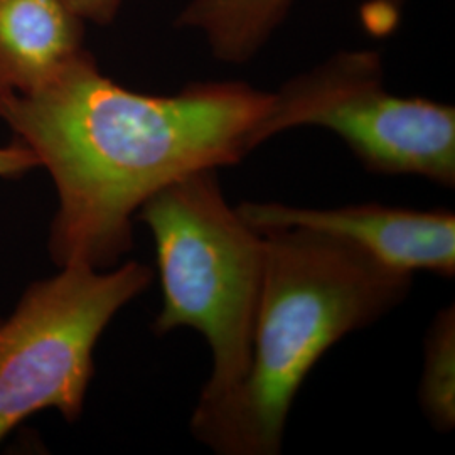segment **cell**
<instances>
[{
	"mask_svg": "<svg viewBox=\"0 0 455 455\" xmlns=\"http://www.w3.org/2000/svg\"><path fill=\"white\" fill-rule=\"evenodd\" d=\"M270 103L272 93L243 82L191 83L165 97L132 92L83 49L33 93L0 95V118L56 186L52 260L107 270L131 250L132 221L150 196L259 147Z\"/></svg>",
	"mask_w": 455,
	"mask_h": 455,
	"instance_id": "6da1fadb",
	"label": "cell"
},
{
	"mask_svg": "<svg viewBox=\"0 0 455 455\" xmlns=\"http://www.w3.org/2000/svg\"><path fill=\"white\" fill-rule=\"evenodd\" d=\"M260 231V229H259ZM265 267L251 358L236 390L196 403L191 432L220 455L280 454L293 400L342 338L408 297L413 274L306 228L261 229Z\"/></svg>",
	"mask_w": 455,
	"mask_h": 455,
	"instance_id": "7a4b0ae2",
	"label": "cell"
},
{
	"mask_svg": "<svg viewBox=\"0 0 455 455\" xmlns=\"http://www.w3.org/2000/svg\"><path fill=\"white\" fill-rule=\"evenodd\" d=\"M156 243L163 309L154 331L189 327L212 349V370L197 403L225 398L250 366L265 244L228 204L218 169L197 171L150 196L137 212Z\"/></svg>",
	"mask_w": 455,
	"mask_h": 455,
	"instance_id": "3957f363",
	"label": "cell"
},
{
	"mask_svg": "<svg viewBox=\"0 0 455 455\" xmlns=\"http://www.w3.org/2000/svg\"><path fill=\"white\" fill-rule=\"evenodd\" d=\"M336 133L368 171L419 176L455 186V108L423 97H398L385 84L373 49H342L272 93L257 146L285 131Z\"/></svg>",
	"mask_w": 455,
	"mask_h": 455,
	"instance_id": "277c9868",
	"label": "cell"
},
{
	"mask_svg": "<svg viewBox=\"0 0 455 455\" xmlns=\"http://www.w3.org/2000/svg\"><path fill=\"white\" fill-rule=\"evenodd\" d=\"M152 278L139 261L110 272L76 263L26 291L0 323V440L46 408L80 419L100 336Z\"/></svg>",
	"mask_w": 455,
	"mask_h": 455,
	"instance_id": "5b68a950",
	"label": "cell"
},
{
	"mask_svg": "<svg viewBox=\"0 0 455 455\" xmlns=\"http://www.w3.org/2000/svg\"><path fill=\"white\" fill-rule=\"evenodd\" d=\"M257 229L306 228L358 246L383 265L415 274H455V216L449 210H408L385 204H358L327 210L295 208L280 203L236 206Z\"/></svg>",
	"mask_w": 455,
	"mask_h": 455,
	"instance_id": "8992f818",
	"label": "cell"
},
{
	"mask_svg": "<svg viewBox=\"0 0 455 455\" xmlns=\"http://www.w3.org/2000/svg\"><path fill=\"white\" fill-rule=\"evenodd\" d=\"M84 22L61 0H0V95L33 93L82 52Z\"/></svg>",
	"mask_w": 455,
	"mask_h": 455,
	"instance_id": "52a82bcc",
	"label": "cell"
},
{
	"mask_svg": "<svg viewBox=\"0 0 455 455\" xmlns=\"http://www.w3.org/2000/svg\"><path fill=\"white\" fill-rule=\"evenodd\" d=\"M410 0H364L363 22L370 33L396 29ZM293 0H191L176 19L180 29L201 34L212 56L242 65L253 60L289 16Z\"/></svg>",
	"mask_w": 455,
	"mask_h": 455,
	"instance_id": "ba28073f",
	"label": "cell"
},
{
	"mask_svg": "<svg viewBox=\"0 0 455 455\" xmlns=\"http://www.w3.org/2000/svg\"><path fill=\"white\" fill-rule=\"evenodd\" d=\"M423 371L419 400L423 415L439 432L455 425V310L437 312L428 327L423 347Z\"/></svg>",
	"mask_w": 455,
	"mask_h": 455,
	"instance_id": "9c48e42d",
	"label": "cell"
},
{
	"mask_svg": "<svg viewBox=\"0 0 455 455\" xmlns=\"http://www.w3.org/2000/svg\"><path fill=\"white\" fill-rule=\"evenodd\" d=\"M36 167H39L37 157L20 142L14 140L9 146L0 147V178H20Z\"/></svg>",
	"mask_w": 455,
	"mask_h": 455,
	"instance_id": "30bf717a",
	"label": "cell"
},
{
	"mask_svg": "<svg viewBox=\"0 0 455 455\" xmlns=\"http://www.w3.org/2000/svg\"><path fill=\"white\" fill-rule=\"evenodd\" d=\"M66 7L80 17L83 22H95L108 26L114 22L122 5V0H61Z\"/></svg>",
	"mask_w": 455,
	"mask_h": 455,
	"instance_id": "8fae6325",
	"label": "cell"
}]
</instances>
